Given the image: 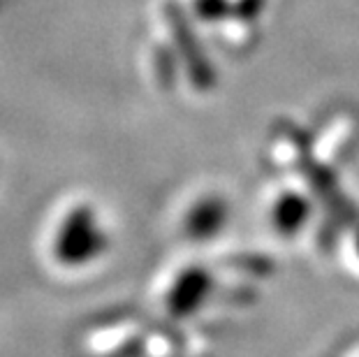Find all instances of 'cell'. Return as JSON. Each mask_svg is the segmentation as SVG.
I'll return each instance as SVG.
<instances>
[{
	"label": "cell",
	"instance_id": "4",
	"mask_svg": "<svg viewBox=\"0 0 359 357\" xmlns=\"http://www.w3.org/2000/svg\"><path fill=\"white\" fill-rule=\"evenodd\" d=\"M306 218H309V204L304 197L294 193L283 195L280 200L273 204V214H271L273 227L283 234H294L306 223Z\"/></svg>",
	"mask_w": 359,
	"mask_h": 357
},
{
	"label": "cell",
	"instance_id": "5",
	"mask_svg": "<svg viewBox=\"0 0 359 357\" xmlns=\"http://www.w3.org/2000/svg\"><path fill=\"white\" fill-rule=\"evenodd\" d=\"M195 10L202 19H218L227 12V0H195Z\"/></svg>",
	"mask_w": 359,
	"mask_h": 357
},
{
	"label": "cell",
	"instance_id": "2",
	"mask_svg": "<svg viewBox=\"0 0 359 357\" xmlns=\"http://www.w3.org/2000/svg\"><path fill=\"white\" fill-rule=\"evenodd\" d=\"M211 290V278L204 269H186L177 276L167 292V311L177 318H186L202 307Z\"/></svg>",
	"mask_w": 359,
	"mask_h": 357
},
{
	"label": "cell",
	"instance_id": "6",
	"mask_svg": "<svg viewBox=\"0 0 359 357\" xmlns=\"http://www.w3.org/2000/svg\"><path fill=\"white\" fill-rule=\"evenodd\" d=\"M355 250H357V255H359V232H357V239H355Z\"/></svg>",
	"mask_w": 359,
	"mask_h": 357
},
{
	"label": "cell",
	"instance_id": "3",
	"mask_svg": "<svg viewBox=\"0 0 359 357\" xmlns=\"http://www.w3.org/2000/svg\"><path fill=\"white\" fill-rule=\"evenodd\" d=\"M227 220V207L218 197H204L186 216V232L193 239H209L220 232Z\"/></svg>",
	"mask_w": 359,
	"mask_h": 357
},
{
	"label": "cell",
	"instance_id": "1",
	"mask_svg": "<svg viewBox=\"0 0 359 357\" xmlns=\"http://www.w3.org/2000/svg\"><path fill=\"white\" fill-rule=\"evenodd\" d=\"M107 246L109 239L97 223L95 209L90 204H77L60 220L53 237V257L65 267H81L97 260Z\"/></svg>",
	"mask_w": 359,
	"mask_h": 357
}]
</instances>
